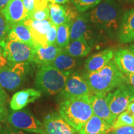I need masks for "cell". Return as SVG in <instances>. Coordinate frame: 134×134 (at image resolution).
Listing matches in <instances>:
<instances>
[{
    "mask_svg": "<svg viewBox=\"0 0 134 134\" xmlns=\"http://www.w3.org/2000/svg\"><path fill=\"white\" fill-rule=\"evenodd\" d=\"M1 134H29L27 132L23 131V130H19L16 129L12 125H6V127L3 129Z\"/></svg>",
    "mask_w": 134,
    "mask_h": 134,
    "instance_id": "33",
    "label": "cell"
},
{
    "mask_svg": "<svg viewBox=\"0 0 134 134\" xmlns=\"http://www.w3.org/2000/svg\"><path fill=\"white\" fill-rule=\"evenodd\" d=\"M11 0H0V11L7 5Z\"/></svg>",
    "mask_w": 134,
    "mask_h": 134,
    "instance_id": "40",
    "label": "cell"
},
{
    "mask_svg": "<svg viewBox=\"0 0 134 134\" xmlns=\"http://www.w3.org/2000/svg\"><path fill=\"white\" fill-rule=\"evenodd\" d=\"M78 38H83L92 47L105 37L97 31L90 22L88 14H85L78 15L71 22L70 42Z\"/></svg>",
    "mask_w": 134,
    "mask_h": 134,
    "instance_id": "6",
    "label": "cell"
},
{
    "mask_svg": "<svg viewBox=\"0 0 134 134\" xmlns=\"http://www.w3.org/2000/svg\"><path fill=\"white\" fill-rule=\"evenodd\" d=\"M111 127L104 120L93 114L78 132L80 134H106Z\"/></svg>",
    "mask_w": 134,
    "mask_h": 134,
    "instance_id": "22",
    "label": "cell"
},
{
    "mask_svg": "<svg viewBox=\"0 0 134 134\" xmlns=\"http://www.w3.org/2000/svg\"><path fill=\"white\" fill-rule=\"evenodd\" d=\"M127 84H129L134 88V73L124 75Z\"/></svg>",
    "mask_w": 134,
    "mask_h": 134,
    "instance_id": "36",
    "label": "cell"
},
{
    "mask_svg": "<svg viewBox=\"0 0 134 134\" xmlns=\"http://www.w3.org/2000/svg\"><path fill=\"white\" fill-rule=\"evenodd\" d=\"M31 62L10 63L0 70V85L5 90L13 91L24 84L31 71Z\"/></svg>",
    "mask_w": 134,
    "mask_h": 134,
    "instance_id": "5",
    "label": "cell"
},
{
    "mask_svg": "<svg viewBox=\"0 0 134 134\" xmlns=\"http://www.w3.org/2000/svg\"><path fill=\"white\" fill-rule=\"evenodd\" d=\"M49 3H57V4H64L65 3L68 2V0H48Z\"/></svg>",
    "mask_w": 134,
    "mask_h": 134,
    "instance_id": "39",
    "label": "cell"
},
{
    "mask_svg": "<svg viewBox=\"0 0 134 134\" xmlns=\"http://www.w3.org/2000/svg\"><path fill=\"white\" fill-rule=\"evenodd\" d=\"M114 51L110 48L99 52L91 55L87 58L85 63V68L86 72L98 71L105 66L114 57Z\"/></svg>",
    "mask_w": 134,
    "mask_h": 134,
    "instance_id": "19",
    "label": "cell"
},
{
    "mask_svg": "<svg viewBox=\"0 0 134 134\" xmlns=\"http://www.w3.org/2000/svg\"><path fill=\"white\" fill-rule=\"evenodd\" d=\"M8 123L23 131L37 134H46L43 123L26 109L13 110L8 118Z\"/></svg>",
    "mask_w": 134,
    "mask_h": 134,
    "instance_id": "8",
    "label": "cell"
},
{
    "mask_svg": "<svg viewBox=\"0 0 134 134\" xmlns=\"http://www.w3.org/2000/svg\"><path fill=\"white\" fill-rule=\"evenodd\" d=\"M114 61L124 75L134 73V53L130 50L119 49L114 53Z\"/></svg>",
    "mask_w": 134,
    "mask_h": 134,
    "instance_id": "21",
    "label": "cell"
},
{
    "mask_svg": "<svg viewBox=\"0 0 134 134\" xmlns=\"http://www.w3.org/2000/svg\"><path fill=\"white\" fill-rule=\"evenodd\" d=\"M10 28V25L6 21V19L0 12V41L5 39Z\"/></svg>",
    "mask_w": 134,
    "mask_h": 134,
    "instance_id": "30",
    "label": "cell"
},
{
    "mask_svg": "<svg viewBox=\"0 0 134 134\" xmlns=\"http://www.w3.org/2000/svg\"><path fill=\"white\" fill-rule=\"evenodd\" d=\"M71 22L58 26L55 44L60 48H65L70 42V28Z\"/></svg>",
    "mask_w": 134,
    "mask_h": 134,
    "instance_id": "25",
    "label": "cell"
},
{
    "mask_svg": "<svg viewBox=\"0 0 134 134\" xmlns=\"http://www.w3.org/2000/svg\"><path fill=\"white\" fill-rule=\"evenodd\" d=\"M58 109V114L76 132H79L93 115L90 96L62 100Z\"/></svg>",
    "mask_w": 134,
    "mask_h": 134,
    "instance_id": "3",
    "label": "cell"
},
{
    "mask_svg": "<svg viewBox=\"0 0 134 134\" xmlns=\"http://www.w3.org/2000/svg\"><path fill=\"white\" fill-rule=\"evenodd\" d=\"M29 28L34 41L36 44H39L43 47H47V35L53 23L50 19H46L43 21H34L27 19L23 22Z\"/></svg>",
    "mask_w": 134,
    "mask_h": 134,
    "instance_id": "13",
    "label": "cell"
},
{
    "mask_svg": "<svg viewBox=\"0 0 134 134\" xmlns=\"http://www.w3.org/2000/svg\"><path fill=\"white\" fill-rule=\"evenodd\" d=\"M107 100L111 112L117 117L134 101V88L129 84L122 85L114 91L109 93Z\"/></svg>",
    "mask_w": 134,
    "mask_h": 134,
    "instance_id": "9",
    "label": "cell"
},
{
    "mask_svg": "<svg viewBox=\"0 0 134 134\" xmlns=\"http://www.w3.org/2000/svg\"><path fill=\"white\" fill-rule=\"evenodd\" d=\"M57 28L58 26L54 24H52L51 27L48 31L47 35V43L48 46H52V45H56V39L57 34Z\"/></svg>",
    "mask_w": 134,
    "mask_h": 134,
    "instance_id": "31",
    "label": "cell"
},
{
    "mask_svg": "<svg viewBox=\"0 0 134 134\" xmlns=\"http://www.w3.org/2000/svg\"><path fill=\"white\" fill-rule=\"evenodd\" d=\"M27 19L34 21H43L50 19V11L48 7L41 9H36L27 16Z\"/></svg>",
    "mask_w": 134,
    "mask_h": 134,
    "instance_id": "29",
    "label": "cell"
},
{
    "mask_svg": "<svg viewBox=\"0 0 134 134\" xmlns=\"http://www.w3.org/2000/svg\"><path fill=\"white\" fill-rule=\"evenodd\" d=\"M93 26L104 37H117L121 22V8L116 0H103L87 13Z\"/></svg>",
    "mask_w": 134,
    "mask_h": 134,
    "instance_id": "1",
    "label": "cell"
},
{
    "mask_svg": "<svg viewBox=\"0 0 134 134\" xmlns=\"http://www.w3.org/2000/svg\"><path fill=\"white\" fill-rule=\"evenodd\" d=\"M8 64V61L4 57L3 48L0 46V70Z\"/></svg>",
    "mask_w": 134,
    "mask_h": 134,
    "instance_id": "35",
    "label": "cell"
},
{
    "mask_svg": "<svg viewBox=\"0 0 134 134\" xmlns=\"http://www.w3.org/2000/svg\"><path fill=\"white\" fill-rule=\"evenodd\" d=\"M106 134H112V133H110H110H109V132H108V133H106Z\"/></svg>",
    "mask_w": 134,
    "mask_h": 134,
    "instance_id": "44",
    "label": "cell"
},
{
    "mask_svg": "<svg viewBox=\"0 0 134 134\" xmlns=\"http://www.w3.org/2000/svg\"><path fill=\"white\" fill-rule=\"evenodd\" d=\"M27 16L36 9H41L48 7V0H23Z\"/></svg>",
    "mask_w": 134,
    "mask_h": 134,
    "instance_id": "28",
    "label": "cell"
},
{
    "mask_svg": "<svg viewBox=\"0 0 134 134\" xmlns=\"http://www.w3.org/2000/svg\"><path fill=\"white\" fill-rule=\"evenodd\" d=\"M101 1L102 0H71L76 11L80 13L96 7Z\"/></svg>",
    "mask_w": 134,
    "mask_h": 134,
    "instance_id": "27",
    "label": "cell"
},
{
    "mask_svg": "<svg viewBox=\"0 0 134 134\" xmlns=\"http://www.w3.org/2000/svg\"><path fill=\"white\" fill-rule=\"evenodd\" d=\"M0 134H1V125H0Z\"/></svg>",
    "mask_w": 134,
    "mask_h": 134,
    "instance_id": "43",
    "label": "cell"
},
{
    "mask_svg": "<svg viewBox=\"0 0 134 134\" xmlns=\"http://www.w3.org/2000/svg\"><path fill=\"white\" fill-rule=\"evenodd\" d=\"M118 2L125 3V4H128V3H132L134 2V0H116Z\"/></svg>",
    "mask_w": 134,
    "mask_h": 134,
    "instance_id": "41",
    "label": "cell"
},
{
    "mask_svg": "<svg viewBox=\"0 0 134 134\" xmlns=\"http://www.w3.org/2000/svg\"><path fill=\"white\" fill-rule=\"evenodd\" d=\"M10 25L23 23L27 18V13L23 0H11L0 11Z\"/></svg>",
    "mask_w": 134,
    "mask_h": 134,
    "instance_id": "15",
    "label": "cell"
},
{
    "mask_svg": "<svg viewBox=\"0 0 134 134\" xmlns=\"http://www.w3.org/2000/svg\"><path fill=\"white\" fill-rule=\"evenodd\" d=\"M46 134H76V132L57 113L48 114L43 119Z\"/></svg>",
    "mask_w": 134,
    "mask_h": 134,
    "instance_id": "14",
    "label": "cell"
},
{
    "mask_svg": "<svg viewBox=\"0 0 134 134\" xmlns=\"http://www.w3.org/2000/svg\"><path fill=\"white\" fill-rule=\"evenodd\" d=\"M110 132L112 134H133L134 127H122L119 128L110 129Z\"/></svg>",
    "mask_w": 134,
    "mask_h": 134,
    "instance_id": "32",
    "label": "cell"
},
{
    "mask_svg": "<svg viewBox=\"0 0 134 134\" xmlns=\"http://www.w3.org/2000/svg\"><path fill=\"white\" fill-rule=\"evenodd\" d=\"M90 98L94 114L100 117L110 126H113L117 116L113 114L110 109L107 100V94H92L90 96Z\"/></svg>",
    "mask_w": 134,
    "mask_h": 134,
    "instance_id": "11",
    "label": "cell"
},
{
    "mask_svg": "<svg viewBox=\"0 0 134 134\" xmlns=\"http://www.w3.org/2000/svg\"><path fill=\"white\" fill-rule=\"evenodd\" d=\"M42 94L39 90L34 88H27L17 92L13 95L10 101V107L13 110H19L27 105L34 103Z\"/></svg>",
    "mask_w": 134,
    "mask_h": 134,
    "instance_id": "16",
    "label": "cell"
},
{
    "mask_svg": "<svg viewBox=\"0 0 134 134\" xmlns=\"http://www.w3.org/2000/svg\"><path fill=\"white\" fill-rule=\"evenodd\" d=\"M6 111L4 106H0V120H3L6 116Z\"/></svg>",
    "mask_w": 134,
    "mask_h": 134,
    "instance_id": "38",
    "label": "cell"
},
{
    "mask_svg": "<svg viewBox=\"0 0 134 134\" xmlns=\"http://www.w3.org/2000/svg\"><path fill=\"white\" fill-rule=\"evenodd\" d=\"M8 100V95L4 88L0 85V106H4Z\"/></svg>",
    "mask_w": 134,
    "mask_h": 134,
    "instance_id": "34",
    "label": "cell"
},
{
    "mask_svg": "<svg viewBox=\"0 0 134 134\" xmlns=\"http://www.w3.org/2000/svg\"><path fill=\"white\" fill-rule=\"evenodd\" d=\"M130 50H131V51H132L134 53V44L132 45L131 47H130Z\"/></svg>",
    "mask_w": 134,
    "mask_h": 134,
    "instance_id": "42",
    "label": "cell"
},
{
    "mask_svg": "<svg viewBox=\"0 0 134 134\" xmlns=\"http://www.w3.org/2000/svg\"><path fill=\"white\" fill-rule=\"evenodd\" d=\"M92 94H108L113 90L127 84L124 75L114 60L96 71L85 72L83 75Z\"/></svg>",
    "mask_w": 134,
    "mask_h": 134,
    "instance_id": "2",
    "label": "cell"
},
{
    "mask_svg": "<svg viewBox=\"0 0 134 134\" xmlns=\"http://www.w3.org/2000/svg\"><path fill=\"white\" fill-rule=\"evenodd\" d=\"M73 72L60 71L52 65L41 66L36 73L35 86L42 93L53 96L63 90Z\"/></svg>",
    "mask_w": 134,
    "mask_h": 134,
    "instance_id": "4",
    "label": "cell"
},
{
    "mask_svg": "<svg viewBox=\"0 0 134 134\" xmlns=\"http://www.w3.org/2000/svg\"><path fill=\"white\" fill-rule=\"evenodd\" d=\"M4 57L8 62H32L34 48L21 42L5 39L0 41Z\"/></svg>",
    "mask_w": 134,
    "mask_h": 134,
    "instance_id": "7",
    "label": "cell"
},
{
    "mask_svg": "<svg viewBox=\"0 0 134 134\" xmlns=\"http://www.w3.org/2000/svg\"><path fill=\"white\" fill-rule=\"evenodd\" d=\"M6 38L26 43L34 47L36 43L34 41L29 28L23 23L11 25L8 31Z\"/></svg>",
    "mask_w": 134,
    "mask_h": 134,
    "instance_id": "20",
    "label": "cell"
},
{
    "mask_svg": "<svg viewBox=\"0 0 134 134\" xmlns=\"http://www.w3.org/2000/svg\"><path fill=\"white\" fill-rule=\"evenodd\" d=\"M50 11V19L53 24L57 26L72 21L78 16L76 9L68 5L48 3Z\"/></svg>",
    "mask_w": 134,
    "mask_h": 134,
    "instance_id": "12",
    "label": "cell"
},
{
    "mask_svg": "<svg viewBox=\"0 0 134 134\" xmlns=\"http://www.w3.org/2000/svg\"><path fill=\"white\" fill-rule=\"evenodd\" d=\"M64 49L68 54L75 58L84 57L91 51L92 47L83 38L71 41Z\"/></svg>",
    "mask_w": 134,
    "mask_h": 134,
    "instance_id": "24",
    "label": "cell"
},
{
    "mask_svg": "<svg viewBox=\"0 0 134 134\" xmlns=\"http://www.w3.org/2000/svg\"><path fill=\"white\" fill-rule=\"evenodd\" d=\"M34 54L32 63L39 66L44 65H51L57 55L63 48H60L56 46L52 45L47 47H43L41 45L37 44L34 47Z\"/></svg>",
    "mask_w": 134,
    "mask_h": 134,
    "instance_id": "17",
    "label": "cell"
},
{
    "mask_svg": "<svg viewBox=\"0 0 134 134\" xmlns=\"http://www.w3.org/2000/svg\"><path fill=\"white\" fill-rule=\"evenodd\" d=\"M117 37L122 43L134 41V8L127 11L122 16Z\"/></svg>",
    "mask_w": 134,
    "mask_h": 134,
    "instance_id": "18",
    "label": "cell"
},
{
    "mask_svg": "<svg viewBox=\"0 0 134 134\" xmlns=\"http://www.w3.org/2000/svg\"><path fill=\"white\" fill-rule=\"evenodd\" d=\"M133 134H134V133H133Z\"/></svg>",
    "mask_w": 134,
    "mask_h": 134,
    "instance_id": "45",
    "label": "cell"
},
{
    "mask_svg": "<svg viewBox=\"0 0 134 134\" xmlns=\"http://www.w3.org/2000/svg\"><path fill=\"white\" fill-rule=\"evenodd\" d=\"M80 63L78 58L71 56L63 48L51 65L60 71H73V70L79 66Z\"/></svg>",
    "mask_w": 134,
    "mask_h": 134,
    "instance_id": "23",
    "label": "cell"
},
{
    "mask_svg": "<svg viewBox=\"0 0 134 134\" xmlns=\"http://www.w3.org/2000/svg\"><path fill=\"white\" fill-rule=\"evenodd\" d=\"M122 127H134V117L127 110H125L117 117L116 120L110 129H114Z\"/></svg>",
    "mask_w": 134,
    "mask_h": 134,
    "instance_id": "26",
    "label": "cell"
},
{
    "mask_svg": "<svg viewBox=\"0 0 134 134\" xmlns=\"http://www.w3.org/2000/svg\"><path fill=\"white\" fill-rule=\"evenodd\" d=\"M126 110L134 117V101L129 104V105L127 106Z\"/></svg>",
    "mask_w": 134,
    "mask_h": 134,
    "instance_id": "37",
    "label": "cell"
},
{
    "mask_svg": "<svg viewBox=\"0 0 134 134\" xmlns=\"http://www.w3.org/2000/svg\"><path fill=\"white\" fill-rule=\"evenodd\" d=\"M90 89L83 76L78 72L73 71L67 79L64 88L60 92V98L62 100L77 97L90 96Z\"/></svg>",
    "mask_w": 134,
    "mask_h": 134,
    "instance_id": "10",
    "label": "cell"
}]
</instances>
